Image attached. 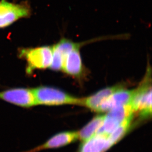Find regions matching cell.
<instances>
[{
	"label": "cell",
	"instance_id": "1",
	"mask_svg": "<svg viewBox=\"0 0 152 152\" xmlns=\"http://www.w3.org/2000/svg\"><path fill=\"white\" fill-rule=\"evenodd\" d=\"M32 89L35 98L36 105H83V99H79L70 96L54 88L40 86Z\"/></svg>",
	"mask_w": 152,
	"mask_h": 152
},
{
	"label": "cell",
	"instance_id": "2",
	"mask_svg": "<svg viewBox=\"0 0 152 152\" xmlns=\"http://www.w3.org/2000/svg\"><path fill=\"white\" fill-rule=\"evenodd\" d=\"M20 55L27 63L26 72L31 74L36 69H45L50 66L52 60V47L45 46L22 49Z\"/></svg>",
	"mask_w": 152,
	"mask_h": 152
},
{
	"label": "cell",
	"instance_id": "3",
	"mask_svg": "<svg viewBox=\"0 0 152 152\" xmlns=\"http://www.w3.org/2000/svg\"><path fill=\"white\" fill-rule=\"evenodd\" d=\"M134 113L130 104L114 108L105 115L103 124L96 134L109 136L121 124L128 119L132 118Z\"/></svg>",
	"mask_w": 152,
	"mask_h": 152
},
{
	"label": "cell",
	"instance_id": "4",
	"mask_svg": "<svg viewBox=\"0 0 152 152\" xmlns=\"http://www.w3.org/2000/svg\"><path fill=\"white\" fill-rule=\"evenodd\" d=\"M30 15V9L26 3L13 4L1 0L0 1V28L7 27L19 19Z\"/></svg>",
	"mask_w": 152,
	"mask_h": 152
},
{
	"label": "cell",
	"instance_id": "5",
	"mask_svg": "<svg viewBox=\"0 0 152 152\" xmlns=\"http://www.w3.org/2000/svg\"><path fill=\"white\" fill-rule=\"evenodd\" d=\"M0 99L22 107L30 108L36 105L32 89L16 88L0 92Z\"/></svg>",
	"mask_w": 152,
	"mask_h": 152
},
{
	"label": "cell",
	"instance_id": "6",
	"mask_svg": "<svg viewBox=\"0 0 152 152\" xmlns=\"http://www.w3.org/2000/svg\"><path fill=\"white\" fill-rule=\"evenodd\" d=\"M130 104L134 112L139 111L143 116L152 113V88L151 85L144 84L135 91Z\"/></svg>",
	"mask_w": 152,
	"mask_h": 152
},
{
	"label": "cell",
	"instance_id": "7",
	"mask_svg": "<svg viewBox=\"0 0 152 152\" xmlns=\"http://www.w3.org/2000/svg\"><path fill=\"white\" fill-rule=\"evenodd\" d=\"M87 42H80L78 46L72 49L65 56L62 69L66 73L75 76H79L82 73L83 64L80 49Z\"/></svg>",
	"mask_w": 152,
	"mask_h": 152
},
{
	"label": "cell",
	"instance_id": "8",
	"mask_svg": "<svg viewBox=\"0 0 152 152\" xmlns=\"http://www.w3.org/2000/svg\"><path fill=\"white\" fill-rule=\"evenodd\" d=\"M134 92V90L119 89L101 103L97 111L106 112L118 106L129 104Z\"/></svg>",
	"mask_w": 152,
	"mask_h": 152
},
{
	"label": "cell",
	"instance_id": "9",
	"mask_svg": "<svg viewBox=\"0 0 152 152\" xmlns=\"http://www.w3.org/2000/svg\"><path fill=\"white\" fill-rule=\"evenodd\" d=\"M78 138V132H61L52 137L42 145L22 152H39L43 150L59 148L76 140Z\"/></svg>",
	"mask_w": 152,
	"mask_h": 152
},
{
	"label": "cell",
	"instance_id": "10",
	"mask_svg": "<svg viewBox=\"0 0 152 152\" xmlns=\"http://www.w3.org/2000/svg\"><path fill=\"white\" fill-rule=\"evenodd\" d=\"M112 146L108 135L96 134L84 141L81 146L80 152H105Z\"/></svg>",
	"mask_w": 152,
	"mask_h": 152
},
{
	"label": "cell",
	"instance_id": "11",
	"mask_svg": "<svg viewBox=\"0 0 152 152\" xmlns=\"http://www.w3.org/2000/svg\"><path fill=\"white\" fill-rule=\"evenodd\" d=\"M120 89L119 86H114L100 90L94 95L83 99V105L93 110L97 111L101 103Z\"/></svg>",
	"mask_w": 152,
	"mask_h": 152
},
{
	"label": "cell",
	"instance_id": "12",
	"mask_svg": "<svg viewBox=\"0 0 152 152\" xmlns=\"http://www.w3.org/2000/svg\"><path fill=\"white\" fill-rule=\"evenodd\" d=\"M104 116L105 115H99L94 118L78 132V138L84 142L96 134L103 124Z\"/></svg>",
	"mask_w": 152,
	"mask_h": 152
},
{
	"label": "cell",
	"instance_id": "13",
	"mask_svg": "<svg viewBox=\"0 0 152 152\" xmlns=\"http://www.w3.org/2000/svg\"><path fill=\"white\" fill-rule=\"evenodd\" d=\"M132 118L125 121L121 124L119 126L108 136V139L112 145L120 140L125 134L127 132L131 125V121Z\"/></svg>",
	"mask_w": 152,
	"mask_h": 152
}]
</instances>
